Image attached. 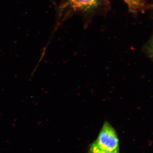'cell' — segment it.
<instances>
[{
  "label": "cell",
  "instance_id": "cell-3",
  "mask_svg": "<svg viewBox=\"0 0 153 153\" xmlns=\"http://www.w3.org/2000/svg\"><path fill=\"white\" fill-rule=\"evenodd\" d=\"M128 6L130 10L136 11L140 10L143 7V3L141 0H123Z\"/></svg>",
  "mask_w": 153,
  "mask_h": 153
},
{
  "label": "cell",
  "instance_id": "cell-1",
  "mask_svg": "<svg viewBox=\"0 0 153 153\" xmlns=\"http://www.w3.org/2000/svg\"><path fill=\"white\" fill-rule=\"evenodd\" d=\"M100 149L113 152L120 153L118 137L114 128L108 122L103 124L96 140L94 142Z\"/></svg>",
  "mask_w": 153,
  "mask_h": 153
},
{
  "label": "cell",
  "instance_id": "cell-5",
  "mask_svg": "<svg viewBox=\"0 0 153 153\" xmlns=\"http://www.w3.org/2000/svg\"><path fill=\"white\" fill-rule=\"evenodd\" d=\"M147 54L153 60V34L146 48Z\"/></svg>",
  "mask_w": 153,
  "mask_h": 153
},
{
  "label": "cell",
  "instance_id": "cell-4",
  "mask_svg": "<svg viewBox=\"0 0 153 153\" xmlns=\"http://www.w3.org/2000/svg\"><path fill=\"white\" fill-rule=\"evenodd\" d=\"M89 153H120L117 152H108L100 149L97 146L95 143L94 142L91 145L89 148Z\"/></svg>",
  "mask_w": 153,
  "mask_h": 153
},
{
  "label": "cell",
  "instance_id": "cell-2",
  "mask_svg": "<svg viewBox=\"0 0 153 153\" xmlns=\"http://www.w3.org/2000/svg\"><path fill=\"white\" fill-rule=\"evenodd\" d=\"M68 4L75 10L88 11L97 5L98 0H67Z\"/></svg>",
  "mask_w": 153,
  "mask_h": 153
}]
</instances>
